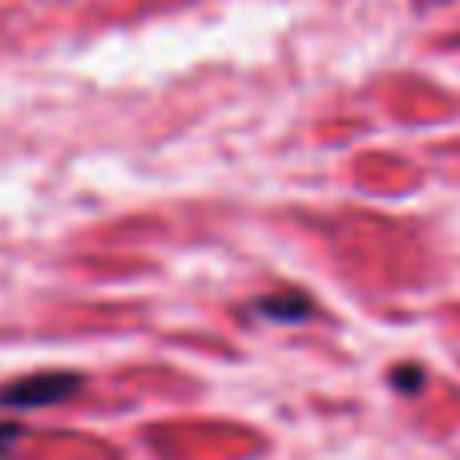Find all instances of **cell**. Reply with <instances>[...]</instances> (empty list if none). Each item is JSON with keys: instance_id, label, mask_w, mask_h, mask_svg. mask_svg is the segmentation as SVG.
<instances>
[{"instance_id": "cell-1", "label": "cell", "mask_w": 460, "mask_h": 460, "mask_svg": "<svg viewBox=\"0 0 460 460\" xmlns=\"http://www.w3.org/2000/svg\"><path fill=\"white\" fill-rule=\"evenodd\" d=\"M81 388V376L73 372H37L24 376V380H13L0 388V404L8 408H45V404H61L73 392Z\"/></svg>"}, {"instance_id": "cell-2", "label": "cell", "mask_w": 460, "mask_h": 460, "mask_svg": "<svg viewBox=\"0 0 460 460\" xmlns=\"http://www.w3.org/2000/svg\"><path fill=\"white\" fill-rule=\"evenodd\" d=\"M262 307L270 311V315H283V319H295V315H303L307 311V299H291V303H279V299H267Z\"/></svg>"}, {"instance_id": "cell-3", "label": "cell", "mask_w": 460, "mask_h": 460, "mask_svg": "<svg viewBox=\"0 0 460 460\" xmlns=\"http://www.w3.org/2000/svg\"><path fill=\"white\" fill-rule=\"evenodd\" d=\"M16 440H21V424H0V456H4Z\"/></svg>"}]
</instances>
